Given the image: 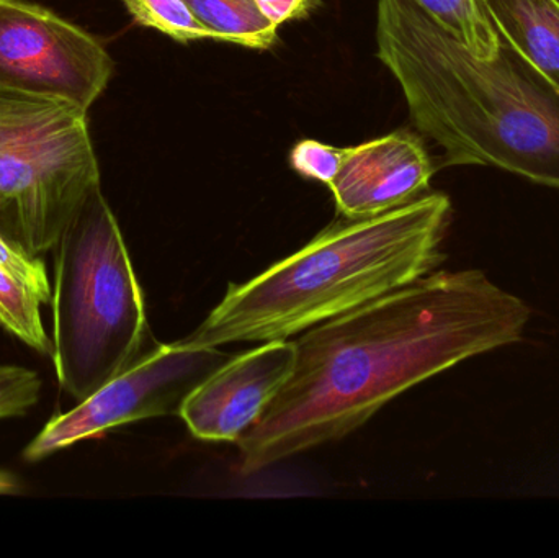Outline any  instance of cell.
Listing matches in <instances>:
<instances>
[{"label": "cell", "mask_w": 559, "mask_h": 558, "mask_svg": "<svg viewBox=\"0 0 559 558\" xmlns=\"http://www.w3.org/2000/svg\"><path fill=\"white\" fill-rule=\"evenodd\" d=\"M345 147H335L321 141H299L289 154V164L299 176L306 179L329 183L337 176L344 159Z\"/></svg>", "instance_id": "obj_16"}, {"label": "cell", "mask_w": 559, "mask_h": 558, "mask_svg": "<svg viewBox=\"0 0 559 558\" xmlns=\"http://www.w3.org/2000/svg\"><path fill=\"white\" fill-rule=\"evenodd\" d=\"M499 32L559 88V0H483Z\"/></svg>", "instance_id": "obj_11"}, {"label": "cell", "mask_w": 559, "mask_h": 558, "mask_svg": "<svg viewBox=\"0 0 559 558\" xmlns=\"http://www.w3.org/2000/svg\"><path fill=\"white\" fill-rule=\"evenodd\" d=\"M450 213L449 197L429 193L381 215L335 223L258 277L229 285L180 343L222 347L288 340L400 290L442 261Z\"/></svg>", "instance_id": "obj_3"}, {"label": "cell", "mask_w": 559, "mask_h": 558, "mask_svg": "<svg viewBox=\"0 0 559 558\" xmlns=\"http://www.w3.org/2000/svg\"><path fill=\"white\" fill-rule=\"evenodd\" d=\"M55 251L52 364L59 387L82 402L156 344L127 242L102 187L85 200Z\"/></svg>", "instance_id": "obj_4"}, {"label": "cell", "mask_w": 559, "mask_h": 558, "mask_svg": "<svg viewBox=\"0 0 559 558\" xmlns=\"http://www.w3.org/2000/svg\"><path fill=\"white\" fill-rule=\"evenodd\" d=\"M528 318L527 304L483 272H430L302 331L292 376L238 439L239 471L341 441L424 380L518 343Z\"/></svg>", "instance_id": "obj_1"}, {"label": "cell", "mask_w": 559, "mask_h": 558, "mask_svg": "<svg viewBox=\"0 0 559 558\" xmlns=\"http://www.w3.org/2000/svg\"><path fill=\"white\" fill-rule=\"evenodd\" d=\"M433 22L455 36L473 55L491 59L499 32L483 0H414Z\"/></svg>", "instance_id": "obj_13"}, {"label": "cell", "mask_w": 559, "mask_h": 558, "mask_svg": "<svg viewBox=\"0 0 559 558\" xmlns=\"http://www.w3.org/2000/svg\"><path fill=\"white\" fill-rule=\"evenodd\" d=\"M87 115L0 88V236L33 258L56 248L100 187Z\"/></svg>", "instance_id": "obj_5"}, {"label": "cell", "mask_w": 559, "mask_h": 558, "mask_svg": "<svg viewBox=\"0 0 559 558\" xmlns=\"http://www.w3.org/2000/svg\"><path fill=\"white\" fill-rule=\"evenodd\" d=\"M100 41L51 10L0 0V88L91 110L114 75Z\"/></svg>", "instance_id": "obj_7"}, {"label": "cell", "mask_w": 559, "mask_h": 558, "mask_svg": "<svg viewBox=\"0 0 559 558\" xmlns=\"http://www.w3.org/2000/svg\"><path fill=\"white\" fill-rule=\"evenodd\" d=\"M51 285L41 258H33L0 236V328L39 354L51 356L41 307L51 304Z\"/></svg>", "instance_id": "obj_10"}, {"label": "cell", "mask_w": 559, "mask_h": 558, "mask_svg": "<svg viewBox=\"0 0 559 558\" xmlns=\"http://www.w3.org/2000/svg\"><path fill=\"white\" fill-rule=\"evenodd\" d=\"M433 170L419 138L396 131L345 147L341 169L329 189L344 218H370L423 197Z\"/></svg>", "instance_id": "obj_9"}, {"label": "cell", "mask_w": 559, "mask_h": 558, "mask_svg": "<svg viewBox=\"0 0 559 558\" xmlns=\"http://www.w3.org/2000/svg\"><path fill=\"white\" fill-rule=\"evenodd\" d=\"M295 357V343L283 340L226 360L182 403L179 415L193 438L238 442L285 385Z\"/></svg>", "instance_id": "obj_8"}, {"label": "cell", "mask_w": 559, "mask_h": 558, "mask_svg": "<svg viewBox=\"0 0 559 558\" xmlns=\"http://www.w3.org/2000/svg\"><path fill=\"white\" fill-rule=\"evenodd\" d=\"M254 3L269 22L280 26L288 20L308 16L321 0H254Z\"/></svg>", "instance_id": "obj_17"}, {"label": "cell", "mask_w": 559, "mask_h": 558, "mask_svg": "<svg viewBox=\"0 0 559 558\" xmlns=\"http://www.w3.org/2000/svg\"><path fill=\"white\" fill-rule=\"evenodd\" d=\"M377 41L443 166H492L559 189V88L501 32L483 59L414 0H378Z\"/></svg>", "instance_id": "obj_2"}, {"label": "cell", "mask_w": 559, "mask_h": 558, "mask_svg": "<svg viewBox=\"0 0 559 558\" xmlns=\"http://www.w3.org/2000/svg\"><path fill=\"white\" fill-rule=\"evenodd\" d=\"M41 377L22 366H0V419L25 416L41 396Z\"/></svg>", "instance_id": "obj_15"}, {"label": "cell", "mask_w": 559, "mask_h": 558, "mask_svg": "<svg viewBox=\"0 0 559 558\" xmlns=\"http://www.w3.org/2000/svg\"><path fill=\"white\" fill-rule=\"evenodd\" d=\"M138 25L156 29L179 43L215 39L222 36L200 22L182 0H121Z\"/></svg>", "instance_id": "obj_14"}, {"label": "cell", "mask_w": 559, "mask_h": 558, "mask_svg": "<svg viewBox=\"0 0 559 558\" xmlns=\"http://www.w3.org/2000/svg\"><path fill=\"white\" fill-rule=\"evenodd\" d=\"M19 491V478L10 472L0 471V495H16Z\"/></svg>", "instance_id": "obj_18"}, {"label": "cell", "mask_w": 559, "mask_h": 558, "mask_svg": "<svg viewBox=\"0 0 559 558\" xmlns=\"http://www.w3.org/2000/svg\"><path fill=\"white\" fill-rule=\"evenodd\" d=\"M231 357L219 347L187 346L180 341L156 344L71 412L49 419L26 446L23 459L32 464L45 461L62 449L130 423L179 415L192 390Z\"/></svg>", "instance_id": "obj_6"}, {"label": "cell", "mask_w": 559, "mask_h": 558, "mask_svg": "<svg viewBox=\"0 0 559 558\" xmlns=\"http://www.w3.org/2000/svg\"><path fill=\"white\" fill-rule=\"evenodd\" d=\"M193 15L222 36L223 43L246 48L269 49L277 39V28L269 22L254 0H182Z\"/></svg>", "instance_id": "obj_12"}]
</instances>
